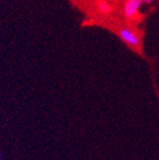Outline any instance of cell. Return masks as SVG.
<instances>
[{"label": "cell", "mask_w": 159, "mask_h": 160, "mask_svg": "<svg viewBox=\"0 0 159 160\" xmlns=\"http://www.w3.org/2000/svg\"><path fill=\"white\" fill-rule=\"evenodd\" d=\"M0 160H1V153H0Z\"/></svg>", "instance_id": "5"}, {"label": "cell", "mask_w": 159, "mask_h": 160, "mask_svg": "<svg viewBox=\"0 0 159 160\" xmlns=\"http://www.w3.org/2000/svg\"><path fill=\"white\" fill-rule=\"evenodd\" d=\"M116 32H117L118 37L121 39L122 42L126 43L130 49L135 50V51H140L142 48L141 38L137 32H135L134 30L130 28L125 27V26H117L116 27Z\"/></svg>", "instance_id": "1"}, {"label": "cell", "mask_w": 159, "mask_h": 160, "mask_svg": "<svg viewBox=\"0 0 159 160\" xmlns=\"http://www.w3.org/2000/svg\"><path fill=\"white\" fill-rule=\"evenodd\" d=\"M142 3V0H125L122 6V16L128 20H134L139 12Z\"/></svg>", "instance_id": "2"}, {"label": "cell", "mask_w": 159, "mask_h": 160, "mask_svg": "<svg viewBox=\"0 0 159 160\" xmlns=\"http://www.w3.org/2000/svg\"><path fill=\"white\" fill-rule=\"evenodd\" d=\"M96 8H97L98 12L104 16H108L112 11V5L108 0H96Z\"/></svg>", "instance_id": "3"}, {"label": "cell", "mask_w": 159, "mask_h": 160, "mask_svg": "<svg viewBox=\"0 0 159 160\" xmlns=\"http://www.w3.org/2000/svg\"><path fill=\"white\" fill-rule=\"evenodd\" d=\"M142 1H144V3H147V5H149V3L154 2L155 0H142Z\"/></svg>", "instance_id": "4"}]
</instances>
